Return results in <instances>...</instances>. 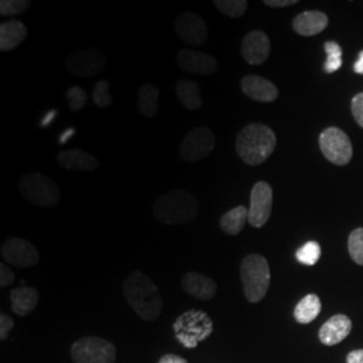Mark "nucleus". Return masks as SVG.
Segmentation results:
<instances>
[{"label":"nucleus","instance_id":"1","mask_svg":"<svg viewBox=\"0 0 363 363\" xmlns=\"http://www.w3.org/2000/svg\"><path fill=\"white\" fill-rule=\"evenodd\" d=\"M123 294L130 308L145 322H154L163 311V298L159 288L145 273H130L124 280Z\"/></svg>","mask_w":363,"mask_h":363},{"label":"nucleus","instance_id":"2","mask_svg":"<svg viewBox=\"0 0 363 363\" xmlns=\"http://www.w3.org/2000/svg\"><path fill=\"white\" fill-rule=\"evenodd\" d=\"M277 144L272 128L265 124H249L240 130L235 140V151L249 166H259L272 155Z\"/></svg>","mask_w":363,"mask_h":363},{"label":"nucleus","instance_id":"3","mask_svg":"<svg viewBox=\"0 0 363 363\" xmlns=\"http://www.w3.org/2000/svg\"><path fill=\"white\" fill-rule=\"evenodd\" d=\"M152 214L156 220L166 225H187L198 217L199 202L187 190H171L156 199Z\"/></svg>","mask_w":363,"mask_h":363},{"label":"nucleus","instance_id":"4","mask_svg":"<svg viewBox=\"0 0 363 363\" xmlns=\"http://www.w3.org/2000/svg\"><path fill=\"white\" fill-rule=\"evenodd\" d=\"M241 281L247 301L259 303L271 286V269L265 257L252 253L241 262Z\"/></svg>","mask_w":363,"mask_h":363},{"label":"nucleus","instance_id":"5","mask_svg":"<svg viewBox=\"0 0 363 363\" xmlns=\"http://www.w3.org/2000/svg\"><path fill=\"white\" fill-rule=\"evenodd\" d=\"M172 328L177 340L183 347L195 349L201 342L210 337L214 325L206 312L189 310L177 318Z\"/></svg>","mask_w":363,"mask_h":363},{"label":"nucleus","instance_id":"6","mask_svg":"<svg viewBox=\"0 0 363 363\" xmlns=\"http://www.w3.org/2000/svg\"><path fill=\"white\" fill-rule=\"evenodd\" d=\"M18 189L25 201L39 208H52L61 201V191L55 182L39 172L23 175L19 179Z\"/></svg>","mask_w":363,"mask_h":363},{"label":"nucleus","instance_id":"7","mask_svg":"<svg viewBox=\"0 0 363 363\" xmlns=\"http://www.w3.org/2000/svg\"><path fill=\"white\" fill-rule=\"evenodd\" d=\"M116 355L115 345L103 337H81L70 349L74 363H115Z\"/></svg>","mask_w":363,"mask_h":363},{"label":"nucleus","instance_id":"8","mask_svg":"<svg viewBox=\"0 0 363 363\" xmlns=\"http://www.w3.org/2000/svg\"><path fill=\"white\" fill-rule=\"evenodd\" d=\"M216 147L214 132L208 127H196L182 140L179 155L184 162H199L208 157Z\"/></svg>","mask_w":363,"mask_h":363},{"label":"nucleus","instance_id":"9","mask_svg":"<svg viewBox=\"0 0 363 363\" xmlns=\"http://www.w3.org/2000/svg\"><path fill=\"white\" fill-rule=\"evenodd\" d=\"M65 65L66 69L76 77H94L104 70L106 54L99 48L76 50L66 58Z\"/></svg>","mask_w":363,"mask_h":363},{"label":"nucleus","instance_id":"10","mask_svg":"<svg viewBox=\"0 0 363 363\" xmlns=\"http://www.w3.org/2000/svg\"><path fill=\"white\" fill-rule=\"evenodd\" d=\"M320 150L328 162L337 166L347 164L352 157V145L346 132L330 127L319 138Z\"/></svg>","mask_w":363,"mask_h":363},{"label":"nucleus","instance_id":"11","mask_svg":"<svg viewBox=\"0 0 363 363\" xmlns=\"http://www.w3.org/2000/svg\"><path fill=\"white\" fill-rule=\"evenodd\" d=\"M273 206V190L269 183L257 182L250 193V206L247 222L253 228H262L271 217Z\"/></svg>","mask_w":363,"mask_h":363},{"label":"nucleus","instance_id":"12","mask_svg":"<svg viewBox=\"0 0 363 363\" xmlns=\"http://www.w3.org/2000/svg\"><path fill=\"white\" fill-rule=\"evenodd\" d=\"M1 257L16 268H31L39 262L37 247L23 238L13 237L1 245Z\"/></svg>","mask_w":363,"mask_h":363},{"label":"nucleus","instance_id":"13","mask_svg":"<svg viewBox=\"0 0 363 363\" xmlns=\"http://www.w3.org/2000/svg\"><path fill=\"white\" fill-rule=\"evenodd\" d=\"M175 33L190 46H202L208 38V25L194 13H181L175 18Z\"/></svg>","mask_w":363,"mask_h":363},{"label":"nucleus","instance_id":"14","mask_svg":"<svg viewBox=\"0 0 363 363\" xmlns=\"http://www.w3.org/2000/svg\"><path fill=\"white\" fill-rule=\"evenodd\" d=\"M177 64L183 72L198 76H211L218 70V62L213 55L190 49H182L178 52Z\"/></svg>","mask_w":363,"mask_h":363},{"label":"nucleus","instance_id":"15","mask_svg":"<svg viewBox=\"0 0 363 363\" xmlns=\"http://www.w3.org/2000/svg\"><path fill=\"white\" fill-rule=\"evenodd\" d=\"M271 52L269 37L261 31L255 30L245 35L241 45V54L249 65L264 64Z\"/></svg>","mask_w":363,"mask_h":363},{"label":"nucleus","instance_id":"16","mask_svg":"<svg viewBox=\"0 0 363 363\" xmlns=\"http://www.w3.org/2000/svg\"><path fill=\"white\" fill-rule=\"evenodd\" d=\"M181 284L186 294L201 301H210L217 294V283L203 273L187 272L182 277Z\"/></svg>","mask_w":363,"mask_h":363},{"label":"nucleus","instance_id":"17","mask_svg":"<svg viewBox=\"0 0 363 363\" xmlns=\"http://www.w3.org/2000/svg\"><path fill=\"white\" fill-rule=\"evenodd\" d=\"M241 89L249 99L259 103H272L279 97L276 85L261 76H245L241 79Z\"/></svg>","mask_w":363,"mask_h":363},{"label":"nucleus","instance_id":"18","mask_svg":"<svg viewBox=\"0 0 363 363\" xmlns=\"http://www.w3.org/2000/svg\"><path fill=\"white\" fill-rule=\"evenodd\" d=\"M352 323L346 315H335L319 330V339L325 346H334L350 335Z\"/></svg>","mask_w":363,"mask_h":363},{"label":"nucleus","instance_id":"19","mask_svg":"<svg viewBox=\"0 0 363 363\" xmlns=\"http://www.w3.org/2000/svg\"><path fill=\"white\" fill-rule=\"evenodd\" d=\"M328 26V16L320 11H306L295 16L292 27L301 37H312L325 31Z\"/></svg>","mask_w":363,"mask_h":363},{"label":"nucleus","instance_id":"20","mask_svg":"<svg viewBox=\"0 0 363 363\" xmlns=\"http://www.w3.org/2000/svg\"><path fill=\"white\" fill-rule=\"evenodd\" d=\"M58 163L66 169L89 172L99 167V160L96 156L91 155L82 150H67L57 155Z\"/></svg>","mask_w":363,"mask_h":363},{"label":"nucleus","instance_id":"21","mask_svg":"<svg viewBox=\"0 0 363 363\" xmlns=\"http://www.w3.org/2000/svg\"><path fill=\"white\" fill-rule=\"evenodd\" d=\"M11 308L18 316H27L38 306L39 292L34 286H22L10 292Z\"/></svg>","mask_w":363,"mask_h":363},{"label":"nucleus","instance_id":"22","mask_svg":"<svg viewBox=\"0 0 363 363\" xmlns=\"http://www.w3.org/2000/svg\"><path fill=\"white\" fill-rule=\"evenodd\" d=\"M27 37V27L18 19H10L0 26V52H11Z\"/></svg>","mask_w":363,"mask_h":363},{"label":"nucleus","instance_id":"23","mask_svg":"<svg viewBox=\"0 0 363 363\" xmlns=\"http://www.w3.org/2000/svg\"><path fill=\"white\" fill-rule=\"evenodd\" d=\"M177 96L181 104L189 111H198L202 108L203 101L201 99V86L191 79H179L175 85Z\"/></svg>","mask_w":363,"mask_h":363},{"label":"nucleus","instance_id":"24","mask_svg":"<svg viewBox=\"0 0 363 363\" xmlns=\"http://www.w3.org/2000/svg\"><path fill=\"white\" fill-rule=\"evenodd\" d=\"M159 88L154 84H144L138 93L139 112L147 118L156 116L159 111Z\"/></svg>","mask_w":363,"mask_h":363},{"label":"nucleus","instance_id":"25","mask_svg":"<svg viewBox=\"0 0 363 363\" xmlns=\"http://www.w3.org/2000/svg\"><path fill=\"white\" fill-rule=\"evenodd\" d=\"M249 217V208L245 206H237L225 213L220 220L222 232L229 235H237L244 230V226Z\"/></svg>","mask_w":363,"mask_h":363},{"label":"nucleus","instance_id":"26","mask_svg":"<svg viewBox=\"0 0 363 363\" xmlns=\"http://www.w3.org/2000/svg\"><path fill=\"white\" fill-rule=\"evenodd\" d=\"M322 311V303L320 298L316 295H307L301 298L298 303V306L295 307V319L298 320V323L301 325H308L313 322L319 313Z\"/></svg>","mask_w":363,"mask_h":363},{"label":"nucleus","instance_id":"27","mask_svg":"<svg viewBox=\"0 0 363 363\" xmlns=\"http://www.w3.org/2000/svg\"><path fill=\"white\" fill-rule=\"evenodd\" d=\"M213 4L218 11L233 19L241 18L247 9V0H214Z\"/></svg>","mask_w":363,"mask_h":363},{"label":"nucleus","instance_id":"28","mask_svg":"<svg viewBox=\"0 0 363 363\" xmlns=\"http://www.w3.org/2000/svg\"><path fill=\"white\" fill-rule=\"evenodd\" d=\"M325 50L327 52V60L325 62V73H335L342 67V48L337 45V42L328 40L325 43Z\"/></svg>","mask_w":363,"mask_h":363},{"label":"nucleus","instance_id":"29","mask_svg":"<svg viewBox=\"0 0 363 363\" xmlns=\"http://www.w3.org/2000/svg\"><path fill=\"white\" fill-rule=\"evenodd\" d=\"M322 256L320 245L315 241H308L296 250V259L303 265H315Z\"/></svg>","mask_w":363,"mask_h":363},{"label":"nucleus","instance_id":"30","mask_svg":"<svg viewBox=\"0 0 363 363\" xmlns=\"http://www.w3.org/2000/svg\"><path fill=\"white\" fill-rule=\"evenodd\" d=\"M91 96H93V103H94V105H96L97 108H100V109L112 105V103H113V97H112V94H111V91H109V81H108V79L99 81V82L94 85V88H93Z\"/></svg>","mask_w":363,"mask_h":363},{"label":"nucleus","instance_id":"31","mask_svg":"<svg viewBox=\"0 0 363 363\" xmlns=\"http://www.w3.org/2000/svg\"><path fill=\"white\" fill-rule=\"evenodd\" d=\"M349 252L351 259L363 265V228H358L349 235Z\"/></svg>","mask_w":363,"mask_h":363},{"label":"nucleus","instance_id":"32","mask_svg":"<svg viewBox=\"0 0 363 363\" xmlns=\"http://www.w3.org/2000/svg\"><path fill=\"white\" fill-rule=\"evenodd\" d=\"M30 0H1L0 1V15L1 16H16L25 13L30 7Z\"/></svg>","mask_w":363,"mask_h":363},{"label":"nucleus","instance_id":"33","mask_svg":"<svg viewBox=\"0 0 363 363\" xmlns=\"http://www.w3.org/2000/svg\"><path fill=\"white\" fill-rule=\"evenodd\" d=\"M66 97L69 101V108L73 112H77L79 109H82L88 103V93L78 85L69 88L66 91Z\"/></svg>","mask_w":363,"mask_h":363},{"label":"nucleus","instance_id":"34","mask_svg":"<svg viewBox=\"0 0 363 363\" xmlns=\"http://www.w3.org/2000/svg\"><path fill=\"white\" fill-rule=\"evenodd\" d=\"M351 111L358 125L363 128V93H358L354 96L351 101Z\"/></svg>","mask_w":363,"mask_h":363},{"label":"nucleus","instance_id":"35","mask_svg":"<svg viewBox=\"0 0 363 363\" xmlns=\"http://www.w3.org/2000/svg\"><path fill=\"white\" fill-rule=\"evenodd\" d=\"M15 320L7 313H0V340H6L13 331Z\"/></svg>","mask_w":363,"mask_h":363},{"label":"nucleus","instance_id":"36","mask_svg":"<svg viewBox=\"0 0 363 363\" xmlns=\"http://www.w3.org/2000/svg\"><path fill=\"white\" fill-rule=\"evenodd\" d=\"M15 281V273L7 264H0V286H11Z\"/></svg>","mask_w":363,"mask_h":363},{"label":"nucleus","instance_id":"37","mask_svg":"<svg viewBox=\"0 0 363 363\" xmlns=\"http://www.w3.org/2000/svg\"><path fill=\"white\" fill-rule=\"evenodd\" d=\"M265 6H269L273 9H281V7H289L296 4V0H265Z\"/></svg>","mask_w":363,"mask_h":363},{"label":"nucleus","instance_id":"38","mask_svg":"<svg viewBox=\"0 0 363 363\" xmlns=\"http://www.w3.org/2000/svg\"><path fill=\"white\" fill-rule=\"evenodd\" d=\"M159 363H189L184 358H182L177 354H166L160 358Z\"/></svg>","mask_w":363,"mask_h":363},{"label":"nucleus","instance_id":"39","mask_svg":"<svg viewBox=\"0 0 363 363\" xmlns=\"http://www.w3.org/2000/svg\"><path fill=\"white\" fill-rule=\"evenodd\" d=\"M347 363H363V350L351 351L347 355Z\"/></svg>","mask_w":363,"mask_h":363},{"label":"nucleus","instance_id":"40","mask_svg":"<svg viewBox=\"0 0 363 363\" xmlns=\"http://www.w3.org/2000/svg\"><path fill=\"white\" fill-rule=\"evenodd\" d=\"M354 72H355L357 74H363V50L359 52L358 60H357L355 64H354Z\"/></svg>","mask_w":363,"mask_h":363},{"label":"nucleus","instance_id":"41","mask_svg":"<svg viewBox=\"0 0 363 363\" xmlns=\"http://www.w3.org/2000/svg\"><path fill=\"white\" fill-rule=\"evenodd\" d=\"M55 117V111H52V112H49L46 116L43 117V120H42V127H46V125H49L50 123H52V118Z\"/></svg>","mask_w":363,"mask_h":363},{"label":"nucleus","instance_id":"42","mask_svg":"<svg viewBox=\"0 0 363 363\" xmlns=\"http://www.w3.org/2000/svg\"><path fill=\"white\" fill-rule=\"evenodd\" d=\"M73 133H74V130H73V128L66 130L65 132L62 133V136L60 138V143H65L66 140H67L69 138H72V136H73Z\"/></svg>","mask_w":363,"mask_h":363}]
</instances>
